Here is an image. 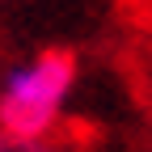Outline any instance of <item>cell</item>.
I'll return each instance as SVG.
<instances>
[{"label":"cell","instance_id":"1","mask_svg":"<svg viewBox=\"0 0 152 152\" xmlns=\"http://www.w3.org/2000/svg\"><path fill=\"white\" fill-rule=\"evenodd\" d=\"M76 89V55L38 51L0 76V131L13 140L55 135Z\"/></svg>","mask_w":152,"mask_h":152},{"label":"cell","instance_id":"2","mask_svg":"<svg viewBox=\"0 0 152 152\" xmlns=\"http://www.w3.org/2000/svg\"><path fill=\"white\" fill-rule=\"evenodd\" d=\"M0 152H72V148L59 144L55 135H47V140H13V135L0 131Z\"/></svg>","mask_w":152,"mask_h":152}]
</instances>
